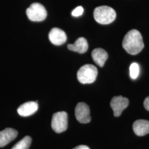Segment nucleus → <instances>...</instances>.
Listing matches in <instances>:
<instances>
[{
  "mask_svg": "<svg viewBox=\"0 0 149 149\" xmlns=\"http://www.w3.org/2000/svg\"><path fill=\"white\" fill-rule=\"evenodd\" d=\"M122 45L126 52L131 55L139 53L144 47L141 33L136 29L130 31L124 38Z\"/></svg>",
  "mask_w": 149,
  "mask_h": 149,
  "instance_id": "1",
  "label": "nucleus"
},
{
  "mask_svg": "<svg viewBox=\"0 0 149 149\" xmlns=\"http://www.w3.org/2000/svg\"><path fill=\"white\" fill-rule=\"evenodd\" d=\"M94 18L101 24H108L114 21L116 18V12L112 7L107 6L97 7L93 12Z\"/></svg>",
  "mask_w": 149,
  "mask_h": 149,
  "instance_id": "2",
  "label": "nucleus"
},
{
  "mask_svg": "<svg viewBox=\"0 0 149 149\" xmlns=\"http://www.w3.org/2000/svg\"><path fill=\"white\" fill-rule=\"evenodd\" d=\"M97 74L98 70L96 66L91 64H86L79 70L77 77L80 83L90 84L96 81Z\"/></svg>",
  "mask_w": 149,
  "mask_h": 149,
  "instance_id": "3",
  "label": "nucleus"
},
{
  "mask_svg": "<svg viewBox=\"0 0 149 149\" xmlns=\"http://www.w3.org/2000/svg\"><path fill=\"white\" fill-rule=\"evenodd\" d=\"M26 14L31 21L41 22L46 18L47 12L45 7L40 3H34L27 8Z\"/></svg>",
  "mask_w": 149,
  "mask_h": 149,
  "instance_id": "4",
  "label": "nucleus"
},
{
  "mask_svg": "<svg viewBox=\"0 0 149 149\" xmlns=\"http://www.w3.org/2000/svg\"><path fill=\"white\" fill-rule=\"evenodd\" d=\"M68 127V116L65 112H59L54 113L52 117V127L57 133L65 132Z\"/></svg>",
  "mask_w": 149,
  "mask_h": 149,
  "instance_id": "5",
  "label": "nucleus"
},
{
  "mask_svg": "<svg viewBox=\"0 0 149 149\" xmlns=\"http://www.w3.org/2000/svg\"><path fill=\"white\" fill-rule=\"evenodd\" d=\"M75 116L76 119L81 123L86 124L90 122L91 118L88 106L84 102L79 103L75 108Z\"/></svg>",
  "mask_w": 149,
  "mask_h": 149,
  "instance_id": "6",
  "label": "nucleus"
},
{
  "mask_svg": "<svg viewBox=\"0 0 149 149\" xmlns=\"http://www.w3.org/2000/svg\"><path fill=\"white\" fill-rule=\"evenodd\" d=\"M129 103L127 98L122 96L114 97L111 101V107L114 112V116L116 117H119L123 111L128 107Z\"/></svg>",
  "mask_w": 149,
  "mask_h": 149,
  "instance_id": "7",
  "label": "nucleus"
},
{
  "mask_svg": "<svg viewBox=\"0 0 149 149\" xmlns=\"http://www.w3.org/2000/svg\"><path fill=\"white\" fill-rule=\"evenodd\" d=\"M49 39L54 45H61L66 42L67 36L65 33L61 29L54 28L49 32Z\"/></svg>",
  "mask_w": 149,
  "mask_h": 149,
  "instance_id": "8",
  "label": "nucleus"
},
{
  "mask_svg": "<svg viewBox=\"0 0 149 149\" xmlns=\"http://www.w3.org/2000/svg\"><path fill=\"white\" fill-rule=\"evenodd\" d=\"M38 105L37 102H28L19 107L17 112L22 117L32 116L37 111Z\"/></svg>",
  "mask_w": 149,
  "mask_h": 149,
  "instance_id": "9",
  "label": "nucleus"
},
{
  "mask_svg": "<svg viewBox=\"0 0 149 149\" xmlns=\"http://www.w3.org/2000/svg\"><path fill=\"white\" fill-rule=\"evenodd\" d=\"M18 135V132L12 128H6L0 132V148L5 146L9 144Z\"/></svg>",
  "mask_w": 149,
  "mask_h": 149,
  "instance_id": "10",
  "label": "nucleus"
},
{
  "mask_svg": "<svg viewBox=\"0 0 149 149\" xmlns=\"http://www.w3.org/2000/svg\"><path fill=\"white\" fill-rule=\"evenodd\" d=\"M133 128L136 135L144 136L149 134V121L144 119L137 120L134 123Z\"/></svg>",
  "mask_w": 149,
  "mask_h": 149,
  "instance_id": "11",
  "label": "nucleus"
},
{
  "mask_svg": "<svg viewBox=\"0 0 149 149\" xmlns=\"http://www.w3.org/2000/svg\"><path fill=\"white\" fill-rule=\"evenodd\" d=\"M68 48L74 52L80 54L85 53L88 50V44L85 38L80 37L75 41L74 44H69Z\"/></svg>",
  "mask_w": 149,
  "mask_h": 149,
  "instance_id": "12",
  "label": "nucleus"
},
{
  "mask_svg": "<svg viewBox=\"0 0 149 149\" xmlns=\"http://www.w3.org/2000/svg\"><path fill=\"white\" fill-rule=\"evenodd\" d=\"M92 58L99 66L103 67L108 58L106 51L102 48H96L92 52Z\"/></svg>",
  "mask_w": 149,
  "mask_h": 149,
  "instance_id": "13",
  "label": "nucleus"
},
{
  "mask_svg": "<svg viewBox=\"0 0 149 149\" xmlns=\"http://www.w3.org/2000/svg\"><path fill=\"white\" fill-rule=\"evenodd\" d=\"M32 143V138L26 136L15 144L11 149H29Z\"/></svg>",
  "mask_w": 149,
  "mask_h": 149,
  "instance_id": "14",
  "label": "nucleus"
},
{
  "mask_svg": "<svg viewBox=\"0 0 149 149\" xmlns=\"http://www.w3.org/2000/svg\"><path fill=\"white\" fill-rule=\"evenodd\" d=\"M130 75L132 79H136L138 77L140 69L138 64L134 63L130 66Z\"/></svg>",
  "mask_w": 149,
  "mask_h": 149,
  "instance_id": "15",
  "label": "nucleus"
},
{
  "mask_svg": "<svg viewBox=\"0 0 149 149\" xmlns=\"http://www.w3.org/2000/svg\"><path fill=\"white\" fill-rule=\"evenodd\" d=\"M84 13V8L82 6H78L72 12V15L74 17L81 16Z\"/></svg>",
  "mask_w": 149,
  "mask_h": 149,
  "instance_id": "16",
  "label": "nucleus"
},
{
  "mask_svg": "<svg viewBox=\"0 0 149 149\" xmlns=\"http://www.w3.org/2000/svg\"><path fill=\"white\" fill-rule=\"evenodd\" d=\"M144 106L145 108L149 111V96L146 97L144 100Z\"/></svg>",
  "mask_w": 149,
  "mask_h": 149,
  "instance_id": "17",
  "label": "nucleus"
},
{
  "mask_svg": "<svg viewBox=\"0 0 149 149\" xmlns=\"http://www.w3.org/2000/svg\"><path fill=\"white\" fill-rule=\"evenodd\" d=\"M73 149H90L86 145H79Z\"/></svg>",
  "mask_w": 149,
  "mask_h": 149,
  "instance_id": "18",
  "label": "nucleus"
}]
</instances>
